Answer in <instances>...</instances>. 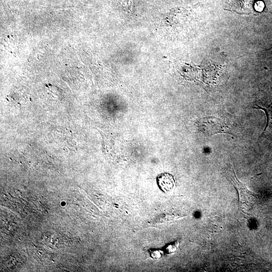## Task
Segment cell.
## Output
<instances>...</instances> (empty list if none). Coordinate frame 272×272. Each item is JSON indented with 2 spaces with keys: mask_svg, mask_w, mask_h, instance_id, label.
<instances>
[{
  "mask_svg": "<svg viewBox=\"0 0 272 272\" xmlns=\"http://www.w3.org/2000/svg\"><path fill=\"white\" fill-rule=\"evenodd\" d=\"M270 4V0H233L230 11L244 14L267 12Z\"/></svg>",
  "mask_w": 272,
  "mask_h": 272,
  "instance_id": "1",
  "label": "cell"
},
{
  "mask_svg": "<svg viewBox=\"0 0 272 272\" xmlns=\"http://www.w3.org/2000/svg\"><path fill=\"white\" fill-rule=\"evenodd\" d=\"M201 128L205 134L208 136L218 133H230L225 122L214 116L204 118L201 123Z\"/></svg>",
  "mask_w": 272,
  "mask_h": 272,
  "instance_id": "2",
  "label": "cell"
},
{
  "mask_svg": "<svg viewBox=\"0 0 272 272\" xmlns=\"http://www.w3.org/2000/svg\"><path fill=\"white\" fill-rule=\"evenodd\" d=\"M156 180L159 188L164 192L171 191L175 186L174 178L169 173L164 172L159 174Z\"/></svg>",
  "mask_w": 272,
  "mask_h": 272,
  "instance_id": "3",
  "label": "cell"
},
{
  "mask_svg": "<svg viewBox=\"0 0 272 272\" xmlns=\"http://www.w3.org/2000/svg\"><path fill=\"white\" fill-rule=\"evenodd\" d=\"M264 135L265 136L272 135V118H266V125L260 138Z\"/></svg>",
  "mask_w": 272,
  "mask_h": 272,
  "instance_id": "4",
  "label": "cell"
}]
</instances>
